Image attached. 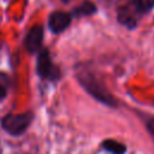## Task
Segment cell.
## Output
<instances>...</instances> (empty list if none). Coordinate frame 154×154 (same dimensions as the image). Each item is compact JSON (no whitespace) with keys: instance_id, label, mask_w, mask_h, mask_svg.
Returning <instances> with one entry per match:
<instances>
[{"instance_id":"cell-6","label":"cell","mask_w":154,"mask_h":154,"mask_svg":"<svg viewBox=\"0 0 154 154\" xmlns=\"http://www.w3.org/2000/svg\"><path fill=\"white\" fill-rule=\"evenodd\" d=\"M138 19H140V17L126 4L118 7V10H117V20H118L119 24L124 25L125 28H128L130 30L135 29L138 24Z\"/></svg>"},{"instance_id":"cell-3","label":"cell","mask_w":154,"mask_h":154,"mask_svg":"<svg viewBox=\"0 0 154 154\" xmlns=\"http://www.w3.org/2000/svg\"><path fill=\"white\" fill-rule=\"evenodd\" d=\"M36 71L42 79L57 81L60 78V70L54 65L51 53L46 48L38 52V57L36 60Z\"/></svg>"},{"instance_id":"cell-1","label":"cell","mask_w":154,"mask_h":154,"mask_svg":"<svg viewBox=\"0 0 154 154\" xmlns=\"http://www.w3.org/2000/svg\"><path fill=\"white\" fill-rule=\"evenodd\" d=\"M78 82L85 89L88 94H90L95 100L99 102L108 106V107H117L118 102L114 96L105 88V85L90 72H82L77 76Z\"/></svg>"},{"instance_id":"cell-8","label":"cell","mask_w":154,"mask_h":154,"mask_svg":"<svg viewBox=\"0 0 154 154\" xmlns=\"http://www.w3.org/2000/svg\"><path fill=\"white\" fill-rule=\"evenodd\" d=\"M96 11H97V7L93 1L83 0L79 5H77L72 10L71 14H72L73 18H82V17H87V16L94 14V13H96Z\"/></svg>"},{"instance_id":"cell-2","label":"cell","mask_w":154,"mask_h":154,"mask_svg":"<svg viewBox=\"0 0 154 154\" xmlns=\"http://www.w3.org/2000/svg\"><path fill=\"white\" fill-rule=\"evenodd\" d=\"M34 116L31 112L20 114H6L1 119V128L12 136L22 135L31 124Z\"/></svg>"},{"instance_id":"cell-4","label":"cell","mask_w":154,"mask_h":154,"mask_svg":"<svg viewBox=\"0 0 154 154\" xmlns=\"http://www.w3.org/2000/svg\"><path fill=\"white\" fill-rule=\"evenodd\" d=\"M72 14L71 12H66V11H53L47 19V24H48V29L53 32V34H60L64 30H66L72 20Z\"/></svg>"},{"instance_id":"cell-7","label":"cell","mask_w":154,"mask_h":154,"mask_svg":"<svg viewBox=\"0 0 154 154\" xmlns=\"http://www.w3.org/2000/svg\"><path fill=\"white\" fill-rule=\"evenodd\" d=\"M126 5L138 17H142L154 8V0H129Z\"/></svg>"},{"instance_id":"cell-12","label":"cell","mask_w":154,"mask_h":154,"mask_svg":"<svg viewBox=\"0 0 154 154\" xmlns=\"http://www.w3.org/2000/svg\"><path fill=\"white\" fill-rule=\"evenodd\" d=\"M61 2H64V4H69V2H71L72 0H60Z\"/></svg>"},{"instance_id":"cell-11","label":"cell","mask_w":154,"mask_h":154,"mask_svg":"<svg viewBox=\"0 0 154 154\" xmlns=\"http://www.w3.org/2000/svg\"><path fill=\"white\" fill-rule=\"evenodd\" d=\"M6 95H7V89H6V87L0 82V101H2V100L6 97Z\"/></svg>"},{"instance_id":"cell-10","label":"cell","mask_w":154,"mask_h":154,"mask_svg":"<svg viewBox=\"0 0 154 154\" xmlns=\"http://www.w3.org/2000/svg\"><path fill=\"white\" fill-rule=\"evenodd\" d=\"M146 128H147L148 132L150 134V136L154 138V117H149L146 120Z\"/></svg>"},{"instance_id":"cell-9","label":"cell","mask_w":154,"mask_h":154,"mask_svg":"<svg viewBox=\"0 0 154 154\" xmlns=\"http://www.w3.org/2000/svg\"><path fill=\"white\" fill-rule=\"evenodd\" d=\"M101 147L112 154H125L126 152V147L116 140H105L101 143Z\"/></svg>"},{"instance_id":"cell-5","label":"cell","mask_w":154,"mask_h":154,"mask_svg":"<svg viewBox=\"0 0 154 154\" xmlns=\"http://www.w3.org/2000/svg\"><path fill=\"white\" fill-rule=\"evenodd\" d=\"M42 42H43V26L36 24L28 30L24 37L25 49L29 53H37L41 51Z\"/></svg>"}]
</instances>
